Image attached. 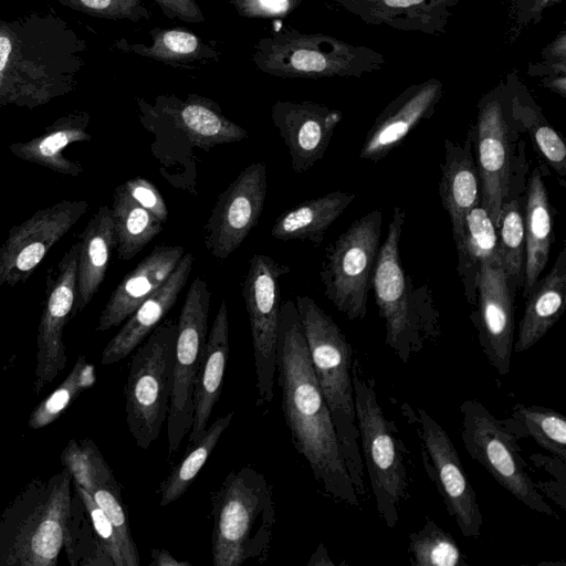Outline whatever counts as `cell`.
<instances>
[{
	"label": "cell",
	"instance_id": "obj_1",
	"mask_svg": "<svg viewBox=\"0 0 566 566\" xmlns=\"http://www.w3.org/2000/svg\"><path fill=\"white\" fill-rule=\"evenodd\" d=\"M281 408L296 451L331 497L359 505L339 449L331 413L311 361L295 302L281 304L276 366Z\"/></svg>",
	"mask_w": 566,
	"mask_h": 566
},
{
	"label": "cell",
	"instance_id": "obj_2",
	"mask_svg": "<svg viewBox=\"0 0 566 566\" xmlns=\"http://www.w3.org/2000/svg\"><path fill=\"white\" fill-rule=\"evenodd\" d=\"M67 469L35 478L0 515V566H55L67 551L78 494Z\"/></svg>",
	"mask_w": 566,
	"mask_h": 566
},
{
	"label": "cell",
	"instance_id": "obj_3",
	"mask_svg": "<svg viewBox=\"0 0 566 566\" xmlns=\"http://www.w3.org/2000/svg\"><path fill=\"white\" fill-rule=\"evenodd\" d=\"M295 305L316 379L328 407L345 467L359 496L367 494L352 379L353 347L334 319L307 295Z\"/></svg>",
	"mask_w": 566,
	"mask_h": 566
},
{
	"label": "cell",
	"instance_id": "obj_4",
	"mask_svg": "<svg viewBox=\"0 0 566 566\" xmlns=\"http://www.w3.org/2000/svg\"><path fill=\"white\" fill-rule=\"evenodd\" d=\"M214 566L263 564L276 521L272 488L252 465L231 471L211 494Z\"/></svg>",
	"mask_w": 566,
	"mask_h": 566
},
{
	"label": "cell",
	"instance_id": "obj_5",
	"mask_svg": "<svg viewBox=\"0 0 566 566\" xmlns=\"http://www.w3.org/2000/svg\"><path fill=\"white\" fill-rule=\"evenodd\" d=\"M405 220V211L396 206L387 235L379 247L371 287L385 322V343L401 363L407 364L440 331L439 313L430 290L416 287L401 265L399 242Z\"/></svg>",
	"mask_w": 566,
	"mask_h": 566
},
{
	"label": "cell",
	"instance_id": "obj_6",
	"mask_svg": "<svg viewBox=\"0 0 566 566\" xmlns=\"http://www.w3.org/2000/svg\"><path fill=\"white\" fill-rule=\"evenodd\" d=\"M352 379L364 465L378 514L387 527L395 528L409 494L405 450L395 423L378 402L373 379L364 377L357 359L353 360Z\"/></svg>",
	"mask_w": 566,
	"mask_h": 566
},
{
	"label": "cell",
	"instance_id": "obj_7",
	"mask_svg": "<svg viewBox=\"0 0 566 566\" xmlns=\"http://www.w3.org/2000/svg\"><path fill=\"white\" fill-rule=\"evenodd\" d=\"M254 50L252 59L258 69L281 77L359 78L380 71L386 64L384 55L369 46L293 29L261 39Z\"/></svg>",
	"mask_w": 566,
	"mask_h": 566
},
{
	"label": "cell",
	"instance_id": "obj_8",
	"mask_svg": "<svg viewBox=\"0 0 566 566\" xmlns=\"http://www.w3.org/2000/svg\"><path fill=\"white\" fill-rule=\"evenodd\" d=\"M177 322L164 319L134 350L125 385V412L137 447L157 441L172 390Z\"/></svg>",
	"mask_w": 566,
	"mask_h": 566
},
{
	"label": "cell",
	"instance_id": "obj_9",
	"mask_svg": "<svg viewBox=\"0 0 566 566\" xmlns=\"http://www.w3.org/2000/svg\"><path fill=\"white\" fill-rule=\"evenodd\" d=\"M461 440L467 453L511 495L532 511L559 518L537 490L531 469L520 454L517 439L478 399L460 406Z\"/></svg>",
	"mask_w": 566,
	"mask_h": 566
},
{
	"label": "cell",
	"instance_id": "obj_10",
	"mask_svg": "<svg viewBox=\"0 0 566 566\" xmlns=\"http://www.w3.org/2000/svg\"><path fill=\"white\" fill-rule=\"evenodd\" d=\"M382 211L374 209L354 221L325 249L319 277L325 296L348 319H364L380 247Z\"/></svg>",
	"mask_w": 566,
	"mask_h": 566
},
{
	"label": "cell",
	"instance_id": "obj_11",
	"mask_svg": "<svg viewBox=\"0 0 566 566\" xmlns=\"http://www.w3.org/2000/svg\"><path fill=\"white\" fill-rule=\"evenodd\" d=\"M210 297L208 283L199 276L196 277L178 316L172 390L167 416L168 461L177 453L191 429L193 387L208 336Z\"/></svg>",
	"mask_w": 566,
	"mask_h": 566
},
{
	"label": "cell",
	"instance_id": "obj_12",
	"mask_svg": "<svg viewBox=\"0 0 566 566\" xmlns=\"http://www.w3.org/2000/svg\"><path fill=\"white\" fill-rule=\"evenodd\" d=\"M476 111V120L471 129L481 179V205L497 228L515 166L517 144L522 137L506 111L504 77L480 97Z\"/></svg>",
	"mask_w": 566,
	"mask_h": 566
},
{
	"label": "cell",
	"instance_id": "obj_13",
	"mask_svg": "<svg viewBox=\"0 0 566 566\" xmlns=\"http://www.w3.org/2000/svg\"><path fill=\"white\" fill-rule=\"evenodd\" d=\"M290 271V265L256 253L249 261L242 284V296L251 329L258 406L271 402L274 397L281 311L280 279Z\"/></svg>",
	"mask_w": 566,
	"mask_h": 566
},
{
	"label": "cell",
	"instance_id": "obj_14",
	"mask_svg": "<svg viewBox=\"0 0 566 566\" xmlns=\"http://www.w3.org/2000/svg\"><path fill=\"white\" fill-rule=\"evenodd\" d=\"M426 471L461 532L467 538L481 536L483 516L462 461L444 428L423 408L417 409Z\"/></svg>",
	"mask_w": 566,
	"mask_h": 566
},
{
	"label": "cell",
	"instance_id": "obj_15",
	"mask_svg": "<svg viewBox=\"0 0 566 566\" xmlns=\"http://www.w3.org/2000/svg\"><path fill=\"white\" fill-rule=\"evenodd\" d=\"M87 209L85 200L65 199L13 226L0 247V290L27 282Z\"/></svg>",
	"mask_w": 566,
	"mask_h": 566
},
{
	"label": "cell",
	"instance_id": "obj_16",
	"mask_svg": "<svg viewBox=\"0 0 566 566\" xmlns=\"http://www.w3.org/2000/svg\"><path fill=\"white\" fill-rule=\"evenodd\" d=\"M80 241L50 268L45 282V300L36 335L33 391L39 395L64 370L67 356L63 331L71 318L76 296V271Z\"/></svg>",
	"mask_w": 566,
	"mask_h": 566
},
{
	"label": "cell",
	"instance_id": "obj_17",
	"mask_svg": "<svg viewBox=\"0 0 566 566\" xmlns=\"http://www.w3.org/2000/svg\"><path fill=\"white\" fill-rule=\"evenodd\" d=\"M266 166L248 165L218 196L203 228L208 252L223 261L258 224L266 196Z\"/></svg>",
	"mask_w": 566,
	"mask_h": 566
},
{
	"label": "cell",
	"instance_id": "obj_18",
	"mask_svg": "<svg viewBox=\"0 0 566 566\" xmlns=\"http://www.w3.org/2000/svg\"><path fill=\"white\" fill-rule=\"evenodd\" d=\"M514 298L497 250L481 266L471 319L488 363L502 376L509 374L513 356Z\"/></svg>",
	"mask_w": 566,
	"mask_h": 566
},
{
	"label": "cell",
	"instance_id": "obj_19",
	"mask_svg": "<svg viewBox=\"0 0 566 566\" xmlns=\"http://www.w3.org/2000/svg\"><path fill=\"white\" fill-rule=\"evenodd\" d=\"M342 112L314 102H276L272 122L283 139L292 170L302 174L319 161L332 140Z\"/></svg>",
	"mask_w": 566,
	"mask_h": 566
},
{
	"label": "cell",
	"instance_id": "obj_20",
	"mask_svg": "<svg viewBox=\"0 0 566 566\" xmlns=\"http://www.w3.org/2000/svg\"><path fill=\"white\" fill-rule=\"evenodd\" d=\"M138 104L142 113L168 124L192 146L206 151L248 137V132L226 117L220 106L208 97L189 94L180 99L175 95H159L154 105L143 99Z\"/></svg>",
	"mask_w": 566,
	"mask_h": 566
},
{
	"label": "cell",
	"instance_id": "obj_21",
	"mask_svg": "<svg viewBox=\"0 0 566 566\" xmlns=\"http://www.w3.org/2000/svg\"><path fill=\"white\" fill-rule=\"evenodd\" d=\"M442 96L443 83L436 77L406 87L376 117L359 158L371 163L385 158L413 128L434 114Z\"/></svg>",
	"mask_w": 566,
	"mask_h": 566
},
{
	"label": "cell",
	"instance_id": "obj_22",
	"mask_svg": "<svg viewBox=\"0 0 566 566\" xmlns=\"http://www.w3.org/2000/svg\"><path fill=\"white\" fill-rule=\"evenodd\" d=\"M185 253L181 245L155 247L114 289L95 331L105 332L125 322L167 281Z\"/></svg>",
	"mask_w": 566,
	"mask_h": 566
},
{
	"label": "cell",
	"instance_id": "obj_23",
	"mask_svg": "<svg viewBox=\"0 0 566 566\" xmlns=\"http://www.w3.org/2000/svg\"><path fill=\"white\" fill-rule=\"evenodd\" d=\"M369 25L443 35L460 0H336Z\"/></svg>",
	"mask_w": 566,
	"mask_h": 566
},
{
	"label": "cell",
	"instance_id": "obj_24",
	"mask_svg": "<svg viewBox=\"0 0 566 566\" xmlns=\"http://www.w3.org/2000/svg\"><path fill=\"white\" fill-rule=\"evenodd\" d=\"M193 261V254L186 252L167 281L128 316L104 347L102 364L109 365L126 358L164 321L184 290Z\"/></svg>",
	"mask_w": 566,
	"mask_h": 566
},
{
	"label": "cell",
	"instance_id": "obj_25",
	"mask_svg": "<svg viewBox=\"0 0 566 566\" xmlns=\"http://www.w3.org/2000/svg\"><path fill=\"white\" fill-rule=\"evenodd\" d=\"M439 196L449 214L453 239L458 242L463 234L465 216L481 203L482 198L471 126L462 144L448 138L444 140Z\"/></svg>",
	"mask_w": 566,
	"mask_h": 566
},
{
	"label": "cell",
	"instance_id": "obj_26",
	"mask_svg": "<svg viewBox=\"0 0 566 566\" xmlns=\"http://www.w3.org/2000/svg\"><path fill=\"white\" fill-rule=\"evenodd\" d=\"M505 102L509 117L520 134H526L548 166L566 187V145L559 133L548 123L541 106L534 99L516 70L504 76Z\"/></svg>",
	"mask_w": 566,
	"mask_h": 566
},
{
	"label": "cell",
	"instance_id": "obj_27",
	"mask_svg": "<svg viewBox=\"0 0 566 566\" xmlns=\"http://www.w3.org/2000/svg\"><path fill=\"white\" fill-rule=\"evenodd\" d=\"M229 358V322L226 300H222L212 322L203 357L195 379L193 419L186 450L205 434L210 416L219 400Z\"/></svg>",
	"mask_w": 566,
	"mask_h": 566
},
{
	"label": "cell",
	"instance_id": "obj_28",
	"mask_svg": "<svg viewBox=\"0 0 566 566\" xmlns=\"http://www.w3.org/2000/svg\"><path fill=\"white\" fill-rule=\"evenodd\" d=\"M526 172H528V164L525 156V142L521 139L510 188L502 205L496 228L497 250L504 265L509 289L514 297L522 290L524 281Z\"/></svg>",
	"mask_w": 566,
	"mask_h": 566
},
{
	"label": "cell",
	"instance_id": "obj_29",
	"mask_svg": "<svg viewBox=\"0 0 566 566\" xmlns=\"http://www.w3.org/2000/svg\"><path fill=\"white\" fill-rule=\"evenodd\" d=\"M566 301V244L544 277H539L525 296L513 353H522L539 342L558 322Z\"/></svg>",
	"mask_w": 566,
	"mask_h": 566
},
{
	"label": "cell",
	"instance_id": "obj_30",
	"mask_svg": "<svg viewBox=\"0 0 566 566\" xmlns=\"http://www.w3.org/2000/svg\"><path fill=\"white\" fill-rule=\"evenodd\" d=\"M116 248L112 210L101 206L80 235L76 296L71 318L81 313L99 290Z\"/></svg>",
	"mask_w": 566,
	"mask_h": 566
},
{
	"label": "cell",
	"instance_id": "obj_31",
	"mask_svg": "<svg viewBox=\"0 0 566 566\" xmlns=\"http://www.w3.org/2000/svg\"><path fill=\"white\" fill-rule=\"evenodd\" d=\"M543 169L535 167L526 180L524 223L525 265L522 296H526L544 271L553 242V207L543 180Z\"/></svg>",
	"mask_w": 566,
	"mask_h": 566
},
{
	"label": "cell",
	"instance_id": "obj_32",
	"mask_svg": "<svg viewBox=\"0 0 566 566\" xmlns=\"http://www.w3.org/2000/svg\"><path fill=\"white\" fill-rule=\"evenodd\" d=\"M88 123L90 115L85 112L69 114L45 127L43 134L28 142L13 143L9 149L24 161L76 177L83 172V168L81 164L66 158L63 150L73 143L91 140L86 132Z\"/></svg>",
	"mask_w": 566,
	"mask_h": 566
},
{
	"label": "cell",
	"instance_id": "obj_33",
	"mask_svg": "<svg viewBox=\"0 0 566 566\" xmlns=\"http://www.w3.org/2000/svg\"><path fill=\"white\" fill-rule=\"evenodd\" d=\"M355 199V193L340 190L307 199L282 212L270 234L281 241L301 240L319 245L328 228Z\"/></svg>",
	"mask_w": 566,
	"mask_h": 566
},
{
	"label": "cell",
	"instance_id": "obj_34",
	"mask_svg": "<svg viewBox=\"0 0 566 566\" xmlns=\"http://www.w3.org/2000/svg\"><path fill=\"white\" fill-rule=\"evenodd\" d=\"M455 245L459 279L465 300L474 310L481 266L497 252V229L481 203L465 216L463 234Z\"/></svg>",
	"mask_w": 566,
	"mask_h": 566
},
{
	"label": "cell",
	"instance_id": "obj_35",
	"mask_svg": "<svg viewBox=\"0 0 566 566\" xmlns=\"http://www.w3.org/2000/svg\"><path fill=\"white\" fill-rule=\"evenodd\" d=\"M111 210L120 261L132 260L163 231L165 223L133 200L123 185L114 190Z\"/></svg>",
	"mask_w": 566,
	"mask_h": 566
},
{
	"label": "cell",
	"instance_id": "obj_36",
	"mask_svg": "<svg viewBox=\"0 0 566 566\" xmlns=\"http://www.w3.org/2000/svg\"><path fill=\"white\" fill-rule=\"evenodd\" d=\"M516 438L531 437L541 448L566 462L565 416L543 406L515 403L510 418L502 420Z\"/></svg>",
	"mask_w": 566,
	"mask_h": 566
},
{
	"label": "cell",
	"instance_id": "obj_37",
	"mask_svg": "<svg viewBox=\"0 0 566 566\" xmlns=\"http://www.w3.org/2000/svg\"><path fill=\"white\" fill-rule=\"evenodd\" d=\"M233 416L234 412L230 411L219 417L208 426L202 438L186 450L182 460L170 470L157 490L161 506L176 502L186 493L231 423Z\"/></svg>",
	"mask_w": 566,
	"mask_h": 566
},
{
	"label": "cell",
	"instance_id": "obj_38",
	"mask_svg": "<svg viewBox=\"0 0 566 566\" xmlns=\"http://www.w3.org/2000/svg\"><path fill=\"white\" fill-rule=\"evenodd\" d=\"M61 462L67 469L73 483L92 493L98 486L120 490L111 468L97 446L91 439H71L62 450Z\"/></svg>",
	"mask_w": 566,
	"mask_h": 566
},
{
	"label": "cell",
	"instance_id": "obj_39",
	"mask_svg": "<svg viewBox=\"0 0 566 566\" xmlns=\"http://www.w3.org/2000/svg\"><path fill=\"white\" fill-rule=\"evenodd\" d=\"M96 382L95 367L80 355L65 379L32 410L28 426L41 429L55 421L84 390Z\"/></svg>",
	"mask_w": 566,
	"mask_h": 566
},
{
	"label": "cell",
	"instance_id": "obj_40",
	"mask_svg": "<svg viewBox=\"0 0 566 566\" xmlns=\"http://www.w3.org/2000/svg\"><path fill=\"white\" fill-rule=\"evenodd\" d=\"M408 552L416 566H468L469 562L454 537L434 521L428 520L409 535Z\"/></svg>",
	"mask_w": 566,
	"mask_h": 566
},
{
	"label": "cell",
	"instance_id": "obj_41",
	"mask_svg": "<svg viewBox=\"0 0 566 566\" xmlns=\"http://www.w3.org/2000/svg\"><path fill=\"white\" fill-rule=\"evenodd\" d=\"M149 34L153 39L150 45L134 44L130 51L171 65L190 63L212 54L195 33L184 29L157 28Z\"/></svg>",
	"mask_w": 566,
	"mask_h": 566
},
{
	"label": "cell",
	"instance_id": "obj_42",
	"mask_svg": "<svg viewBox=\"0 0 566 566\" xmlns=\"http://www.w3.org/2000/svg\"><path fill=\"white\" fill-rule=\"evenodd\" d=\"M91 494L111 521L122 544L126 565L139 566L140 557L132 536L120 490L111 486H98Z\"/></svg>",
	"mask_w": 566,
	"mask_h": 566
},
{
	"label": "cell",
	"instance_id": "obj_43",
	"mask_svg": "<svg viewBox=\"0 0 566 566\" xmlns=\"http://www.w3.org/2000/svg\"><path fill=\"white\" fill-rule=\"evenodd\" d=\"M73 486L81 497L94 533L113 566H127L119 538L106 514L94 501L91 493L75 483H73Z\"/></svg>",
	"mask_w": 566,
	"mask_h": 566
},
{
	"label": "cell",
	"instance_id": "obj_44",
	"mask_svg": "<svg viewBox=\"0 0 566 566\" xmlns=\"http://www.w3.org/2000/svg\"><path fill=\"white\" fill-rule=\"evenodd\" d=\"M507 7L506 43L512 45L530 28L539 23L545 10L563 0H501Z\"/></svg>",
	"mask_w": 566,
	"mask_h": 566
},
{
	"label": "cell",
	"instance_id": "obj_45",
	"mask_svg": "<svg viewBox=\"0 0 566 566\" xmlns=\"http://www.w3.org/2000/svg\"><path fill=\"white\" fill-rule=\"evenodd\" d=\"M87 14L106 19H149L150 12L142 0H59Z\"/></svg>",
	"mask_w": 566,
	"mask_h": 566
},
{
	"label": "cell",
	"instance_id": "obj_46",
	"mask_svg": "<svg viewBox=\"0 0 566 566\" xmlns=\"http://www.w3.org/2000/svg\"><path fill=\"white\" fill-rule=\"evenodd\" d=\"M533 464L551 475V480L537 485L545 497H549L562 510H565L566 462L555 455L546 457L535 453L530 457Z\"/></svg>",
	"mask_w": 566,
	"mask_h": 566
},
{
	"label": "cell",
	"instance_id": "obj_47",
	"mask_svg": "<svg viewBox=\"0 0 566 566\" xmlns=\"http://www.w3.org/2000/svg\"><path fill=\"white\" fill-rule=\"evenodd\" d=\"M526 74L532 77L566 74V29L562 28L556 36L541 52V61L530 62Z\"/></svg>",
	"mask_w": 566,
	"mask_h": 566
},
{
	"label": "cell",
	"instance_id": "obj_48",
	"mask_svg": "<svg viewBox=\"0 0 566 566\" xmlns=\"http://www.w3.org/2000/svg\"><path fill=\"white\" fill-rule=\"evenodd\" d=\"M123 187L139 206L155 214L163 223L168 219V209L159 190L147 179L135 177Z\"/></svg>",
	"mask_w": 566,
	"mask_h": 566
},
{
	"label": "cell",
	"instance_id": "obj_49",
	"mask_svg": "<svg viewBox=\"0 0 566 566\" xmlns=\"http://www.w3.org/2000/svg\"><path fill=\"white\" fill-rule=\"evenodd\" d=\"M302 0H230L237 12L245 18H282L295 10Z\"/></svg>",
	"mask_w": 566,
	"mask_h": 566
},
{
	"label": "cell",
	"instance_id": "obj_50",
	"mask_svg": "<svg viewBox=\"0 0 566 566\" xmlns=\"http://www.w3.org/2000/svg\"><path fill=\"white\" fill-rule=\"evenodd\" d=\"M169 18H178L188 23H198L205 20L200 7L195 0H153Z\"/></svg>",
	"mask_w": 566,
	"mask_h": 566
},
{
	"label": "cell",
	"instance_id": "obj_51",
	"mask_svg": "<svg viewBox=\"0 0 566 566\" xmlns=\"http://www.w3.org/2000/svg\"><path fill=\"white\" fill-rule=\"evenodd\" d=\"M149 566H191V563L178 560L166 548H151Z\"/></svg>",
	"mask_w": 566,
	"mask_h": 566
},
{
	"label": "cell",
	"instance_id": "obj_52",
	"mask_svg": "<svg viewBox=\"0 0 566 566\" xmlns=\"http://www.w3.org/2000/svg\"><path fill=\"white\" fill-rule=\"evenodd\" d=\"M539 84L560 97H566V74L542 76L539 77Z\"/></svg>",
	"mask_w": 566,
	"mask_h": 566
},
{
	"label": "cell",
	"instance_id": "obj_53",
	"mask_svg": "<svg viewBox=\"0 0 566 566\" xmlns=\"http://www.w3.org/2000/svg\"><path fill=\"white\" fill-rule=\"evenodd\" d=\"M308 566H333L334 563L328 556L327 549L324 546L323 543H319L316 547L315 552L310 557L308 562L306 563Z\"/></svg>",
	"mask_w": 566,
	"mask_h": 566
}]
</instances>
